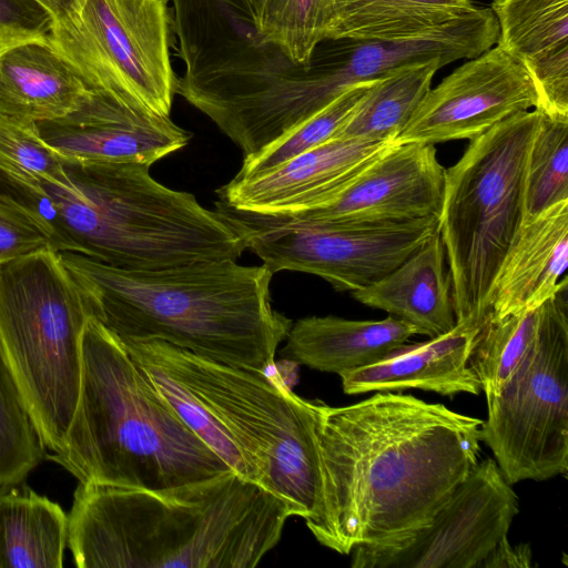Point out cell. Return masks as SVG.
Wrapping results in <instances>:
<instances>
[{"label":"cell","mask_w":568,"mask_h":568,"mask_svg":"<svg viewBox=\"0 0 568 568\" xmlns=\"http://www.w3.org/2000/svg\"><path fill=\"white\" fill-rule=\"evenodd\" d=\"M481 419L413 395L318 402L322 519L315 539L349 555L427 525L478 463Z\"/></svg>","instance_id":"cell-1"},{"label":"cell","mask_w":568,"mask_h":568,"mask_svg":"<svg viewBox=\"0 0 568 568\" xmlns=\"http://www.w3.org/2000/svg\"><path fill=\"white\" fill-rule=\"evenodd\" d=\"M291 516L233 470L161 489L79 483L68 547L79 568H253Z\"/></svg>","instance_id":"cell-2"},{"label":"cell","mask_w":568,"mask_h":568,"mask_svg":"<svg viewBox=\"0 0 568 568\" xmlns=\"http://www.w3.org/2000/svg\"><path fill=\"white\" fill-rule=\"evenodd\" d=\"M121 343L162 397L231 470L282 498L292 515L317 535L322 519L315 442L318 400L295 395L264 372L214 362L162 341Z\"/></svg>","instance_id":"cell-3"},{"label":"cell","mask_w":568,"mask_h":568,"mask_svg":"<svg viewBox=\"0 0 568 568\" xmlns=\"http://www.w3.org/2000/svg\"><path fill=\"white\" fill-rule=\"evenodd\" d=\"M91 316L119 341H162L201 357L266 372L292 321L272 307L273 273L236 260L154 271L59 252Z\"/></svg>","instance_id":"cell-4"},{"label":"cell","mask_w":568,"mask_h":568,"mask_svg":"<svg viewBox=\"0 0 568 568\" xmlns=\"http://www.w3.org/2000/svg\"><path fill=\"white\" fill-rule=\"evenodd\" d=\"M79 483L161 489L231 470L162 397L124 345L91 316L81 385L58 452Z\"/></svg>","instance_id":"cell-5"},{"label":"cell","mask_w":568,"mask_h":568,"mask_svg":"<svg viewBox=\"0 0 568 568\" xmlns=\"http://www.w3.org/2000/svg\"><path fill=\"white\" fill-rule=\"evenodd\" d=\"M62 163L80 197L45 180L24 184L41 189L54 202L60 252L119 268L154 271L237 260L247 250L241 232L221 211L161 184L149 165L63 158Z\"/></svg>","instance_id":"cell-6"},{"label":"cell","mask_w":568,"mask_h":568,"mask_svg":"<svg viewBox=\"0 0 568 568\" xmlns=\"http://www.w3.org/2000/svg\"><path fill=\"white\" fill-rule=\"evenodd\" d=\"M541 112H518L469 140L445 169L439 215L456 323L483 327L497 272L526 220L528 158Z\"/></svg>","instance_id":"cell-7"},{"label":"cell","mask_w":568,"mask_h":568,"mask_svg":"<svg viewBox=\"0 0 568 568\" xmlns=\"http://www.w3.org/2000/svg\"><path fill=\"white\" fill-rule=\"evenodd\" d=\"M90 310L57 251L0 264V342L50 450L64 440L78 403Z\"/></svg>","instance_id":"cell-8"},{"label":"cell","mask_w":568,"mask_h":568,"mask_svg":"<svg viewBox=\"0 0 568 568\" xmlns=\"http://www.w3.org/2000/svg\"><path fill=\"white\" fill-rule=\"evenodd\" d=\"M568 282L544 303L539 332L487 403L480 442L511 486L568 470Z\"/></svg>","instance_id":"cell-9"},{"label":"cell","mask_w":568,"mask_h":568,"mask_svg":"<svg viewBox=\"0 0 568 568\" xmlns=\"http://www.w3.org/2000/svg\"><path fill=\"white\" fill-rule=\"evenodd\" d=\"M170 9L168 0H84L74 18L54 23L50 38L89 88L170 115L178 79Z\"/></svg>","instance_id":"cell-10"},{"label":"cell","mask_w":568,"mask_h":568,"mask_svg":"<svg viewBox=\"0 0 568 568\" xmlns=\"http://www.w3.org/2000/svg\"><path fill=\"white\" fill-rule=\"evenodd\" d=\"M274 274L281 271L322 277L335 290H362L400 265L439 232V219L398 224L335 226L282 222L215 203Z\"/></svg>","instance_id":"cell-11"},{"label":"cell","mask_w":568,"mask_h":568,"mask_svg":"<svg viewBox=\"0 0 568 568\" xmlns=\"http://www.w3.org/2000/svg\"><path fill=\"white\" fill-rule=\"evenodd\" d=\"M518 497L496 462H478L430 521L390 542L353 548L355 568H484L508 538ZM349 554V555H351Z\"/></svg>","instance_id":"cell-12"},{"label":"cell","mask_w":568,"mask_h":568,"mask_svg":"<svg viewBox=\"0 0 568 568\" xmlns=\"http://www.w3.org/2000/svg\"><path fill=\"white\" fill-rule=\"evenodd\" d=\"M184 73V99L223 102L258 92L264 82L260 23L270 0H168Z\"/></svg>","instance_id":"cell-13"},{"label":"cell","mask_w":568,"mask_h":568,"mask_svg":"<svg viewBox=\"0 0 568 568\" xmlns=\"http://www.w3.org/2000/svg\"><path fill=\"white\" fill-rule=\"evenodd\" d=\"M537 103L525 67L496 43L430 88L394 142L471 140Z\"/></svg>","instance_id":"cell-14"},{"label":"cell","mask_w":568,"mask_h":568,"mask_svg":"<svg viewBox=\"0 0 568 568\" xmlns=\"http://www.w3.org/2000/svg\"><path fill=\"white\" fill-rule=\"evenodd\" d=\"M444 182L445 168L434 144L394 143L331 202L286 216L265 217L335 226L439 219Z\"/></svg>","instance_id":"cell-15"},{"label":"cell","mask_w":568,"mask_h":568,"mask_svg":"<svg viewBox=\"0 0 568 568\" xmlns=\"http://www.w3.org/2000/svg\"><path fill=\"white\" fill-rule=\"evenodd\" d=\"M34 124L61 158L77 161L151 166L184 148L191 139V133L170 115L154 114L93 88L70 113Z\"/></svg>","instance_id":"cell-16"},{"label":"cell","mask_w":568,"mask_h":568,"mask_svg":"<svg viewBox=\"0 0 568 568\" xmlns=\"http://www.w3.org/2000/svg\"><path fill=\"white\" fill-rule=\"evenodd\" d=\"M394 143L331 139L264 174L233 178L216 190L217 202L241 213L274 217L318 207L335 199Z\"/></svg>","instance_id":"cell-17"},{"label":"cell","mask_w":568,"mask_h":568,"mask_svg":"<svg viewBox=\"0 0 568 568\" xmlns=\"http://www.w3.org/2000/svg\"><path fill=\"white\" fill-rule=\"evenodd\" d=\"M480 328L456 323L445 334L405 344L372 365L342 373L343 390L358 395L417 388L450 397L478 395L480 382L469 361Z\"/></svg>","instance_id":"cell-18"},{"label":"cell","mask_w":568,"mask_h":568,"mask_svg":"<svg viewBox=\"0 0 568 568\" xmlns=\"http://www.w3.org/2000/svg\"><path fill=\"white\" fill-rule=\"evenodd\" d=\"M568 201L525 220L495 277L490 314L497 320L538 307L568 282Z\"/></svg>","instance_id":"cell-19"},{"label":"cell","mask_w":568,"mask_h":568,"mask_svg":"<svg viewBox=\"0 0 568 568\" xmlns=\"http://www.w3.org/2000/svg\"><path fill=\"white\" fill-rule=\"evenodd\" d=\"M89 88L50 36L0 51V115L27 123L59 119L79 106Z\"/></svg>","instance_id":"cell-20"},{"label":"cell","mask_w":568,"mask_h":568,"mask_svg":"<svg viewBox=\"0 0 568 568\" xmlns=\"http://www.w3.org/2000/svg\"><path fill=\"white\" fill-rule=\"evenodd\" d=\"M351 294L429 338L456 326L452 278L439 232L390 273Z\"/></svg>","instance_id":"cell-21"},{"label":"cell","mask_w":568,"mask_h":568,"mask_svg":"<svg viewBox=\"0 0 568 568\" xmlns=\"http://www.w3.org/2000/svg\"><path fill=\"white\" fill-rule=\"evenodd\" d=\"M416 334L413 325L393 316L381 321L308 316L292 323L281 354L312 369L341 375L383 359Z\"/></svg>","instance_id":"cell-22"},{"label":"cell","mask_w":568,"mask_h":568,"mask_svg":"<svg viewBox=\"0 0 568 568\" xmlns=\"http://www.w3.org/2000/svg\"><path fill=\"white\" fill-rule=\"evenodd\" d=\"M68 516L20 484L0 487V568H62Z\"/></svg>","instance_id":"cell-23"},{"label":"cell","mask_w":568,"mask_h":568,"mask_svg":"<svg viewBox=\"0 0 568 568\" xmlns=\"http://www.w3.org/2000/svg\"><path fill=\"white\" fill-rule=\"evenodd\" d=\"M327 39H405L435 30L476 6L471 0H333ZM326 39V40H327Z\"/></svg>","instance_id":"cell-24"},{"label":"cell","mask_w":568,"mask_h":568,"mask_svg":"<svg viewBox=\"0 0 568 568\" xmlns=\"http://www.w3.org/2000/svg\"><path fill=\"white\" fill-rule=\"evenodd\" d=\"M444 65L440 60L418 62L377 79L333 139L394 142Z\"/></svg>","instance_id":"cell-25"},{"label":"cell","mask_w":568,"mask_h":568,"mask_svg":"<svg viewBox=\"0 0 568 568\" xmlns=\"http://www.w3.org/2000/svg\"><path fill=\"white\" fill-rule=\"evenodd\" d=\"M497 44L520 63L568 47V0H493Z\"/></svg>","instance_id":"cell-26"},{"label":"cell","mask_w":568,"mask_h":568,"mask_svg":"<svg viewBox=\"0 0 568 568\" xmlns=\"http://www.w3.org/2000/svg\"><path fill=\"white\" fill-rule=\"evenodd\" d=\"M544 303L536 308L487 320L470 354V366L490 402L534 343L542 320Z\"/></svg>","instance_id":"cell-27"},{"label":"cell","mask_w":568,"mask_h":568,"mask_svg":"<svg viewBox=\"0 0 568 568\" xmlns=\"http://www.w3.org/2000/svg\"><path fill=\"white\" fill-rule=\"evenodd\" d=\"M45 448L0 342V487L21 484Z\"/></svg>","instance_id":"cell-28"},{"label":"cell","mask_w":568,"mask_h":568,"mask_svg":"<svg viewBox=\"0 0 568 568\" xmlns=\"http://www.w3.org/2000/svg\"><path fill=\"white\" fill-rule=\"evenodd\" d=\"M375 81L363 82L348 89L320 112L262 150L244 156L241 169L234 178L250 179L264 174L333 139Z\"/></svg>","instance_id":"cell-29"},{"label":"cell","mask_w":568,"mask_h":568,"mask_svg":"<svg viewBox=\"0 0 568 568\" xmlns=\"http://www.w3.org/2000/svg\"><path fill=\"white\" fill-rule=\"evenodd\" d=\"M568 201V119L541 113L528 158L526 219Z\"/></svg>","instance_id":"cell-30"},{"label":"cell","mask_w":568,"mask_h":568,"mask_svg":"<svg viewBox=\"0 0 568 568\" xmlns=\"http://www.w3.org/2000/svg\"><path fill=\"white\" fill-rule=\"evenodd\" d=\"M0 175L20 184L45 180L80 197L61 155L40 136L36 124L1 115Z\"/></svg>","instance_id":"cell-31"},{"label":"cell","mask_w":568,"mask_h":568,"mask_svg":"<svg viewBox=\"0 0 568 568\" xmlns=\"http://www.w3.org/2000/svg\"><path fill=\"white\" fill-rule=\"evenodd\" d=\"M59 252L41 219L0 185V264L40 251Z\"/></svg>","instance_id":"cell-32"},{"label":"cell","mask_w":568,"mask_h":568,"mask_svg":"<svg viewBox=\"0 0 568 568\" xmlns=\"http://www.w3.org/2000/svg\"><path fill=\"white\" fill-rule=\"evenodd\" d=\"M536 89L535 109L559 119H568V47L521 63Z\"/></svg>","instance_id":"cell-33"},{"label":"cell","mask_w":568,"mask_h":568,"mask_svg":"<svg viewBox=\"0 0 568 568\" xmlns=\"http://www.w3.org/2000/svg\"><path fill=\"white\" fill-rule=\"evenodd\" d=\"M54 19L37 0H0V51L50 36Z\"/></svg>","instance_id":"cell-34"},{"label":"cell","mask_w":568,"mask_h":568,"mask_svg":"<svg viewBox=\"0 0 568 568\" xmlns=\"http://www.w3.org/2000/svg\"><path fill=\"white\" fill-rule=\"evenodd\" d=\"M531 566V550L528 545L513 546L505 539L488 557L484 568H524Z\"/></svg>","instance_id":"cell-35"},{"label":"cell","mask_w":568,"mask_h":568,"mask_svg":"<svg viewBox=\"0 0 568 568\" xmlns=\"http://www.w3.org/2000/svg\"><path fill=\"white\" fill-rule=\"evenodd\" d=\"M44 7L52 18L54 23L64 22L74 18L84 0H37Z\"/></svg>","instance_id":"cell-36"}]
</instances>
